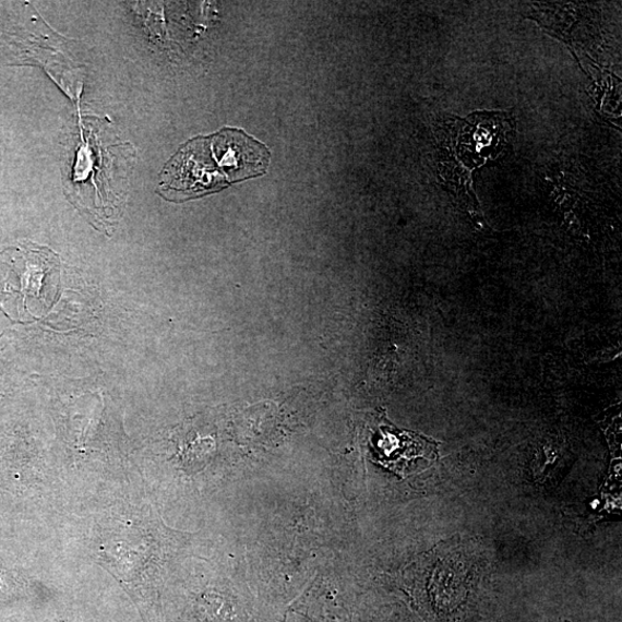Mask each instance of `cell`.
Instances as JSON below:
<instances>
[{"instance_id": "obj_1", "label": "cell", "mask_w": 622, "mask_h": 622, "mask_svg": "<svg viewBox=\"0 0 622 622\" xmlns=\"http://www.w3.org/2000/svg\"><path fill=\"white\" fill-rule=\"evenodd\" d=\"M438 446L420 434L382 428L378 441L379 462L404 477L410 463L419 458L434 459Z\"/></svg>"}]
</instances>
